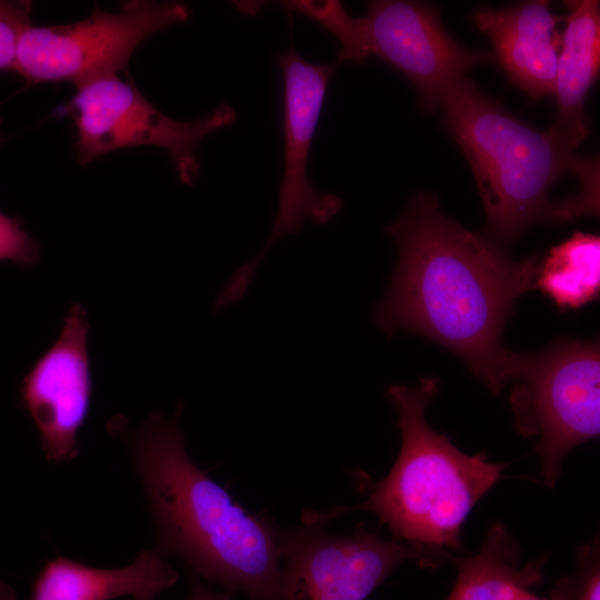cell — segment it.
I'll list each match as a JSON object with an SVG mask.
<instances>
[{"label":"cell","instance_id":"6da1fadb","mask_svg":"<svg viewBox=\"0 0 600 600\" xmlns=\"http://www.w3.org/2000/svg\"><path fill=\"white\" fill-rule=\"evenodd\" d=\"M398 262L373 320L386 333L412 331L447 348L493 393L502 390L511 350L502 334L516 302L534 289L542 256L517 261L507 248L444 214L419 192L386 227Z\"/></svg>","mask_w":600,"mask_h":600},{"label":"cell","instance_id":"7a4b0ae2","mask_svg":"<svg viewBox=\"0 0 600 600\" xmlns=\"http://www.w3.org/2000/svg\"><path fill=\"white\" fill-rule=\"evenodd\" d=\"M174 417L152 413L129 439L157 528V551L250 600H274L281 559L266 517L247 512L190 459Z\"/></svg>","mask_w":600,"mask_h":600},{"label":"cell","instance_id":"3957f363","mask_svg":"<svg viewBox=\"0 0 600 600\" xmlns=\"http://www.w3.org/2000/svg\"><path fill=\"white\" fill-rule=\"evenodd\" d=\"M447 131L473 172L484 234L503 247L540 222L599 213V158L577 156L463 79L442 100Z\"/></svg>","mask_w":600,"mask_h":600},{"label":"cell","instance_id":"277c9868","mask_svg":"<svg viewBox=\"0 0 600 600\" xmlns=\"http://www.w3.org/2000/svg\"><path fill=\"white\" fill-rule=\"evenodd\" d=\"M438 391L436 378H423L417 387L388 388L386 394L397 409L402 436L399 457L364 502L319 512L324 520L369 510L396 539L408 544L434 551L461 550L460 533L467 517L507 463L490 462L483 452L466 454L430 428L424 413Z\"/></svg>","mask_w":600,"mask_h":600},{"label":"cell","instance_id":"5b68a950","mask_svg":"<svg viewBox=\"0 0 600 600\" xmlns=\"http://www.w3.org/2000/svg\"><path fill=\"white\" fill-rule=\"evenodd\" d=\"M368 8L366 16L356 18L340 1L312 0L304 16L339 40V61L360 63L374 56L404 74L426 112L438 109L469 70L494 60L492 52L460 46L442 26L434 4L373 0Z\"/></svg>","mask_w":600,"mask_h":600},{"label":"cell","instance_id":"8992f818","mask_svg":"<svg viewBox=\"0 0 600 600\" xmlns=\"http://www.w3.org/2000/svg\"><path fill=\"white\" fill-rule=\"evenodd\" d=\"M507 380L516 427L540 436L536 453L552 487L563 458L600 432V350L596 341L561 339L540 352L511 351Z\"/></svg>","mask_w":600,"mask_h":600},{"label":"cell","instance_id":"52a82bcc","mask_svg":"<svg viewBox=\"0 0 600 600\" xmlns=\"http://www.w3.org/2000/svg\"><path fill=\"white\" fill-rule=\"evenodd\" d=\"M189 16L181 2L132 0L116 12L97 7L72 23L30 24L20 38L13 71L32 83L69 81L76 88L117 76L144 39Z\"/></svg>","mask_w":600,"mask_h":600},{"label":"cell","instance_id":"ba28073f","mask_svg":"<svg viewBox=\"0 0 600 600\" xmlns=\"http://www.w3.org/2000/svg\"><path fill=\"white\" fill-rule=\"evenodd\" d=\"M302 523L277 532L283 567L274 600H364L398 566L417 561L437 568L447 551L388 541L364 529L349 537L326 531L317 511L302 513Z\"/></svg>","mask_w":600,"mask_h":600},{"label":"cell","instance_id":"9c48e42d","mask_svg":"<svg viewBox=\"0 0 600 600\" xmlns=\"http://www.w3.org/2000/svg\"><path fill=\"white\" fill-rule=\"evenodd\" d=\"M67 111L76 128L80 164L128 147L166 150L184 184L199 173L197 149L210 133L231 126L236 109L227 103L193 121H178L156 108L130 81L110 76L76 88Z\"/></svg>","mask_w":600,"mask_h":600},{"label":"cell","instance_id":"30bf717a","mask_svg":"<svg viewBox=\"0 0 600 600\" xmlns=\"http://www.w3.org/2000/svg\"><path fill=\"white\" fill-rule=\"evenodd\" d=\"M283 81V173L272 231L262 250L240 267L220 292L232 304L248 288L253 271L280 238L301 231L307 217L316 223L333 219L342 199L318 190L308 177V160L336 63H313L289 49L276 57Z\"/></svg>","mask_w":600,"mask_h":600},{"label":"cell","instance_id":"8fae6325","mask_svg":"<svg viewBox=\"0 0 600 600\" xmlns=\"http://www.w3.org/2000/svg\"><path fill=\"white\" fill-rule=\"evenodd\" d=\"M89 330L87 310L72 303L58 339L21 380V403L38 429L48 461L69 462L79 454L78 432L92 398Z\"/></svg>","mask_w":600,"mask_h":600},{"label":"cell","instance_id":"7c38bea8","mask_svg":"<svg viewBox=\"0 0 600 600\" xmlns=\"http://www.w3.org/2000/svg\"><path fill=\"white\" fill-rule=\"evenodd\" d=\"M551 3L531 0L493 9L479 8L472 16L478 30L493 47L498 61L513 86L531 99L552 96L563 17L551 11Z\"/></svg>","mask_w":600,"mask_h":600},{"label":"cell","instance_id":"4fadbf2b","mask_svg":"<svg viewBox=\"0 0 600 600\" xmlns=\"http://www.w3.org/2000/svg\"><path fill=\"white\" fill-rule=\"evenodd\" d=\"M563 3L567 14L552 91L556 114L548 130L576 150L590 133L586 99L600 70V2Z\"/></svg>","mask_w":600,"mask_h":600},{"label":"cell","instance_id":"5bb4252c","mask_svg":"<svg viewBox=\"0 0 600 600\" xmlns=\"http://www.w3.org/2000/svg\"><path fill=\"white\" fill-rule=\"evenodd\" d=\"M178 572L157 550H144L123 568L100 569L58 556L37 576L30 600H153L173 587Z\"/></svg>","mask_w":600,"mask_h":600},{"label":"cell","instance_id":"9a60e30c","mask_svg":"<svg viewBox=\"0 0 600 600\" xmlns=\"http://www.w3.org/2000/svg\"><path fill=\"white\" fill-rule=\"evenodd\" d=\"M520 548L501 523L491 527L481 550L453 560L458 577L446 600H514L543 579L544 558L519 568Z\"/></svg>","mask_w":600,"mask_h":600},{"label":"cell","instance_id":"2e32d148","mask_svg":"<svg viewBox=\"0 0 600 600\" xmlns=\"http://www.w3.org/2000/svg\"><path fill=\"white\" fill-rule=\"evenodd\" d=\"M534 289L560 310L579 309L600 292V238L577 231L541 258Z\"/></svg>","mask_w":600,"mask_h":600},{"label":"cell","instance_id":"e0dca14e","mask_svg":"<svg viewBox=\"0 0 600 600\" xmlns=\"http://www.w3.org/2000/svg\"><path fill=\"white\" fill-rule=\"evenodd\" d=\"M551 600H600V564L598 542L579 551V567L568 577L559 579Z\"/></svg>","mask_w":600,"mask_h":600},{"label":"cell","instance_id":"ac0fdd59","mask_svg":"<svg viewBox=\"0 0 600 600\" xmlns=\"http://www.w3.org/2000/svg\"><path fill=\"white\" fill-rule=\"evenodd\" d=\"M31 9L30 1L0 0V71L14 70L20 38L31 24Z\"/></svg>","mask_w":600,"mask_h":600},{"label":"cell","instance_id":"d6986e66","mask_svg":"<svg viewBox=\"0 0 600 600\" xmlns=\"http://www.w3.org/2000/svg\"><path fill=\"white\" fill-rule=\"evenodd\" d=\"M40 246L17 218L0 211V261L29 267L39 259Z\"/></svg>","mask_w":600,"mask_h":600},{"label":"cell","instance_id":"ffe728a7","mask_svg":"<svg viewBox=\"0 0 600 600\" xmlns=\"http://www.w3.org/2000/svg\"><path fill=\"white\" fill-rule=\"evenodd\" d=\"M187 600H231V594L229 591L218 593L202 586L199 580L193 578Z\"/></svg>","mask_w":600,"mask_h":600},{"label":"cell","instance_id":"44dd1931","mask_svg":"<svg viewBox=\"0 0 600 600\" xmlns=\"http://www.w3.org/2000/svg\"><path fill=\"white\" fill-rule=\"evenodd\" d=\"M0 600H17L14 590L6 582L0 580Z\"/></svg>","mask_w":600,"mask_h":600},{"label":"cell","instance_id":"7402d4cb","mask_svg":"<svg viewBox=\"0 0 600 600\" xmlns=\"http://www.w3.org/2000/svg\"><path fill=\"white\" fill-rule=\"evenodd\" d=\"M514 600H551L549 599H541L537 597L534 593H532L530 590H526L521 592Z\"/></svg>","mask_w":600,"mask_h":600},{"label":"cell","instance_id":"603a6c76","mask_svg":"<svg viewBox=\"0 0 600 600\" xmlns=\"http://www.w3.org/2000/svg\"><path fill=\"white\" fill-rule=\"evenodd\" d=\"M1 123H2V119L0 118V126H1Z\"/></svg>","mask_w":600,"mask_h":600}]
</instances>
